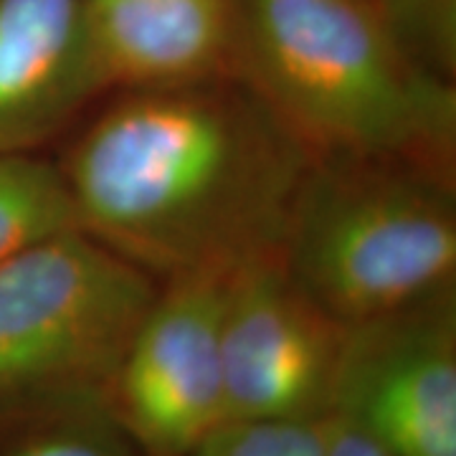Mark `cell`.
<instances>
[{
  "instance_id": "277c9868",
  "label": "cell",
  "mask_w": 456,
  "mask_h": 456,
  "mask_svg": "<svg viewBox=\"0 0 456 456\" xmlns=\"http://www.w3.org/2000/svg\"><path fill=\"white\" fill-rule=\"evenodd\" d=\"M145 269L82 228L0 264V416L104 395L155 299Z\"/></svg>"
},
{
  "instance_id": "4fadbf2b",
  "label": "cell",
  "mask_w": 456,
  "mask_h": 456,
  "mask_svg": "<svg viewBox=\"0 0 456 456\" xmlns=\"http://www.w3.org/2000/svg\"><path fill=\"white\" fill-rule=\"evenodd\" d=\"M322 436L325 456H393L360 426L335 411H327L322 416Z\"/></svg>"
},
{
  "instance_id": "30bf717a",
  "label": "cell",
  "mask_w": 456,
  "mask_h": 456,
  "mask_svg": "<svg viewBox=\"0 0 456 456\" xmlns=\"http://www.w3.org/2000/svg\"><path fill=\"white\" fill-rule=\"evenodd\" d=\"M0 456H140V449L104 395H82L0 416Z\"/></svg>"
},
{
  "instance_id": "7c38bea8",
  "label": "cell",
  "mask_w": 456,
  "mask_h": 456,
  "mask_svg": "<svg viewBox=\"0 0 456 456\" xmlns=\"http://www.w3.org/2000/svg\"><path fill=\"white\" fill-rule=\"evenodd\" d=\"M191 456H325L322 419L224 421Z\"/></svg>"
},
{
  "instance_id": "ba28073f",
  "label": "cell",
  "mask_w": 456,
  "mask_h": 456,
  "mask_svg": "<svg viewBox=\"0 0 456 456\" xmlns=\"http://www.w3.org/2000/svg\"><path fill=\"white\" fill-rule=\"evenodd\" d=\"M104 84L84 0H0V152H31Z\"/></svg>"
},
{
  "instance_id": "8fae6325",
  "label": "cell",
  "mask_w": 456,
  "mask_h": 456,
  "mask_svg": "<svg viewBox=\"0 0 456 456\" xmlns=\"http://www.w3.org/2000/svg\"><path fill=\"white\" fill-rule=\"evenodd\" d=\"M69 228L79 224L61 170L33 152H0V264Z\"/></svg>"
},
{
  "instance_id": "52a82bcc",
  "label": "cell",
  "mask_w": 456,
  "mask_h": 456,
  "mask_svg": "<svg viewBox=\"0 0 456 456\" xmlns=\"http://www.w3.org/2000/svg\"><path fill=\"white\" fill-rule=\"evenodd\" d=\"M330 411L393 456H456V325L446 292L345 327Z\"/></svg>"
},
{
  "instance_id": "7a4b0ae2",
  "label": "cell",
  "mask_w": 456,
  "mask_h": 456,
  "mask_svg": "<svg viewBox=\"0 0 456 456\" xmlns=\"http://www.w3.org/2000/svg\"><path fill=\"white\" fill-rule=\"evenodd\" d=\"M236 61L312 158L408 165L454 127L452 94L370 0H239Z\"/></svg>"
},
{
  "instance_id": "8992f818",
  "label": "cell",
  "mask_w": 456,
  "mask_h": 456,
  "mask_svg": "<svg viewBox=\"0 0 456 456\" xmlns=\"http://www.w3.org/2000/svg\"><path fill=\"white\" fill-rule=\"evenodd\" d=\"M228 269L170 277L117 362L107 406L145 456H191L226 421L221 322Z\"/></svg>"
},
{
  "instance_id": "3957f363",
  "label": "cell",
  "mask_w": 456,
  "mask_h": 456,
  "mask_svg": "<svg viewBox=\"0 0 456 456\" xmlns=\"http://www.w3.org/2000/svg\"><path fill=\"white\" fill-rule=\"evenodd\" d=\"M406 163L327 158L302 180L281 261L340 325L446 292L456 269L452 200Z\"/></svg>"
},
{
  "instance_id": "9c48e42d",
  "label": "cell",
  "mask_w": 456,
  "mask_h": 456,
  "mask_svg": "<svg viewBox=\"0 0 456 456\" xmlns=\"http://www.w3.org/2000/svg\"><path fill=\"white\" fill-rule=\"evenodd\" d=\"M107 84L130 89L224 77L239 0H84Z\"/></svg>"
},
{
  "instance_id": "6da1fadb",
  "label": "cell",
  "mask_w": 456,
  "mask_h": 456,
  "mask_svg": "<svg viewBox=\"0 0 456 456\" xmlns=\"http://www.w3.org/2000/svg\"><path fill=\"white\" fill-rule=\"evenodd\" d=\"M312 155L248 84L130 89L66 155L77 224L140 269H231L281 246Z\"/></svg>"
},
{
  "instance_id": "5b68a950",
  "label": "cell",
  "mask_w": 456,
  "mask_h": 456,
  "mask_svg": "<svg viewBox=\"0 0 456 456\" xmlns=\"http://www.w3.org/2000/svg\"><path fill=\"white\" fill-rule=\"evenodd\" d=\"M345 325L272 248L226 274L221 360L226 421H314L332 406Z\"/></svg>"
}]
</instances>
